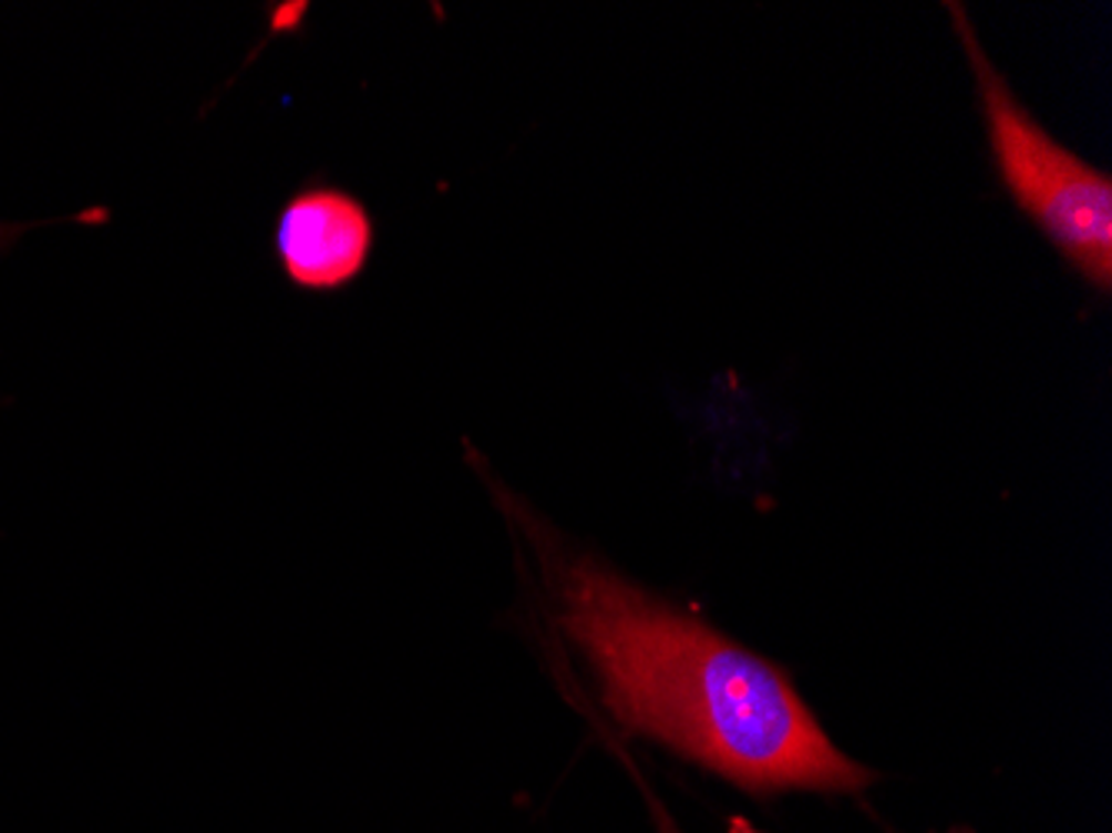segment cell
I'll return each mask as SVG.
<instances>
[{
	"label": "cell",
	"mask_w": 1112,
	"mask_h": 833,
	"mask_svg": "<svg viewBox=\"0 0 1112 833\" xmlns=\"http://www.w3.org/2000/svg\"><path fill=\"white\" fill-rule=\"evenodd\" d=\"M476 471L526 557L553 644L584 660L600 707L624 730L750 793H853L873 780L826 737L776 664L627 580L503 487L483 461Z\"/></svg>",
	"instance_id": "6da1fadb"
},
{
	"label": "cell",
	"mask_w": 1112,
	"mask_h": 833,
	"mask_svg": "<svg viewBox=\"0 0 1112 833\" xmlns=\"http://www.w3.org/2000/svg\"><path fill=\"white\" fill-rule=\"evenodd\" d=\"M956 38L969 58L976 94L989 134V151L1002 187L1019 210L1056 244L1079 277L1109 294L1112 287V177L1065 144L1019 104L1009 81L996 71L966 8L946 4Z\"/></svg>",
	"instance_id": "7a4b0ae2"
},
{
	"label": "cell",
	"mask_w": 1112,
	"mask_h": 833,
	"mask_svg": "<svg viewBox=\"0 0 1112 833\" xmlns=\"http://www.w3.org/2000/svg\"><path fill=\"white\" fill-rule=\"evenodd\" d=\"M270 250L294 290L340 294L367 274L377 250V220L353 191L310 177L277 207Z\"/></svg>",
	"instance_id": "3957f363"
},
{
	"label": "cell",
	"mask_w": 1112,
	"mask_h": 833,
	"mask_svg": "<svg viewBox=\"0 0 1112 833\" xmlns=\"http://www.w3.org/2000/svg\"><path fill=\"white\" fill-rule=\"evenodd\" d=\"M660 826H663V833H677V830H673V823H670V820H663V816H660Z\"/></svg>",
	"instance_id": "277c9868"
}]
</instances>
